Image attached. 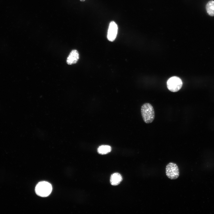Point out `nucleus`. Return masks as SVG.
Here are the masks:
<instances>
[{"instance_id": "8", "label": "nucleus", "mask_w": 214, "mask_h": 214, "mask_svg": "<svg viewBox=\"0 0 214 214\" xmlns=\"http://www.w3.org/2000/svg\"><path fill=\"white\" fill-rule=\"evenodd\" d=\"M206 8L208 14L212 16H214V1L211 0L207 4Z\"/></svg>"}, {"instance_id": "2", "label": "nucleus", "mask_w": 214, "mask_h": 214, "mask_svg": "<svg viewBox=\"0 0 214 214\" xmlns=\"http://www.w3.org/2000/svg\"><path fill=\"white\" fill-rule=\"evenodd\" d=\"M52 191L51 185L48 182L41 181L39 182L35 188L36 193L41 197H46L49 196Z\"/></svg>"}, {"instance_id": "7", "label": "nucleus", "mask_w": 214, "mask_h": 214, "mask_svg": "<svg viewBox=\"0 0 214 214\" xmlns=\"http://www.w3.org/2000/svg\"><path fill=\"white\" fill-rule=\"evenodd\" d=\"M122 180L121 175L119 173H115L111 175L110 182L111 185L115 186L119 185L121 182Z\"/></svg>"}, {"instance_id": "10", "label": "nucleus", "mask_w": 214, "mask_h": 214, "mask_svg": "<svg viewBox=\"0 0 214 214\" xmlns=\"http://www.w3.org/2000/svg\"><path fill=\"white\" fill-rule=\"evenodd\" d=\"M80 0L81 1H84L85 0Z\"/></svg>"}, {"instance_id": "9", "label": "nucleus", "mask_w": 214, "mask_h": 214, "mask_svg": "<svg viewBox=\"0 0 214 214\" xmlns=\"http://www.w3.org/2000/svg\"><path fill=\"white\" fill-rule=\"evenodd\" d=\"M111 147L108 145H102L100 146L97 149L98 152L101 154H107L111 152Z\"/></svg>"}, {"instance_id": "6", "label": "nucleus", "mask_w": 214, "mask_h": 214, "mask_svg": "<svg viewBox=\"0 0 214 214\" xmlns=\"http://www.w3.org/2000/svg\"><path fill=\"white\" fill-rule=\"evenodd\" d=\"M79 58L78 52L76 50H73L68 55L67 59V63L69 65L75 64L77 62Z\"/></svg>"}, {"instance_id": "5", "label": "nucleus", "mask_w": 214, "mask_h": 214, "mask_svg": "<svg viewBox=\"0 0 214 214\" xmlns=\"http://www.w3.org/2000/svg\"><path fill=\"white\" fill-rule=\"evenodd\" d=\"M118 27L117 24L114 21H111L109 24L107 37L109 41L113 42L115 39L118 32Z\"/></svg>"}, {"instance_id": "3", "label": "nucleus", "mask_w": 214, "mask_h": 214, "mask_svg": "<svg viewBox=\"0 0 214 214\" xmlns=\"http://www.w3.org/2000/svg\"><path fill=\"white\" fill-rule=\"evenodd\" d=\"M167 87L169 90L176 92L178 91L181 88L182 83L181 79L177 76H173L168 80L167 82Z\"/></svg>"}, {"instance_id": "4", "label": "nucleus", "mask_w": 214, "mask_h": 214, "mask_svg": "<svg viewBox=\"0 0 214 214\" xmlns=\"http://www.w3.org/2000/svg\"><path fill=\"white\" fill-rule=\"evenodd\" d=\"M166 176L170 179L177 178L179 176V171L177 165L173 163H169L166 166Z\"/></svg>"}, {"instance_id": "1", "label": "nucleus", "mask_w": 214, "mask_h": 214, "mask_svg": "<svg viewBox=\"0 0 214 214\" xmlns=\"http://www.w3.org/2000/svg\"><path fill=\"white\" fill-rule=\"evenodd\" d=\"M141 112L144 122L147 124L152 122L155 117L154 109L151 104L149 103L143 104L141 107Z\"/></svg>"}]
</instances>
